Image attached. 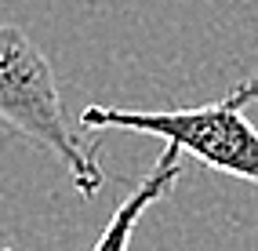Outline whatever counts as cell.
Returning <instances> with one entry per match:
<instances>
[{
  "label": "cell",
  "instance_id": "obj_3",
  "mask_svg": "<svg viewBox=\"0 0 258 251\" xmlns=\"http://www.w3.org/2000/svg\"><path fill=\"white\" fill-rule=\"evenodd\" d=\"M178 160H182V149L164 146V153L157 157L153 171L116 204L113 219L106 222V229H102V237L95 240L91 251H127V247H131V237H135L139 219H142L153 204H157V200H164L171 190H175V182H178V175H182V164H178Z\"/></svg>",
  "mask_w": 258,
  "mask_h": 251
},
{
  "label": "cell",
  "instance_id": "obj_4",
  "mask_svg": "<svg viewBox=\"0 0 258 251\" xmlns=\"http://www.w3.org/2000/svg\"><path fill=\"white\" fill-rule=\"evenodd\" d=\"M0 251H15V247H11V244H8L4 237H0Z\"/></svg>",
  "mask_w": 258,
  "mask_h": 251
},
{
  "label": "cell",
  "instance_id": "obj_2",
  "mask_svg": "<svg viewBox=\"0 0 258 251\" xmlns=\"http://www.w3.org/2000/svg\"><path fill=\"white\" fill-rule=\"evenodd\" d=\"M0 120L22 139L55 157L80 197H95L106 186L98 153L66 120L58 80L47 55L19 26H0Z\"/></svg>",
  "mask_w": 258,
  "mask_h": 251
},
{
  "label": "cell",
  "instance_id": "obj_1",
  "mask_svg": "<svg viewBox=\"0 0 258 251\" xmlns=\"http://www.w3.org/2000/svg\"><path fill=\"white\" fill-rule=\"evenodd\" d=\"M251 106H258V73L240 80L229 95L215 98V102L185 109L88 106L80 113V128L88 131L116 128V131L157 135L182 153H193L200 164L215 167V171L258 186V128L247 120Z\"/></svg>",
  "mask_w": 258,
  "mask_h": 251
}]
</instances>
